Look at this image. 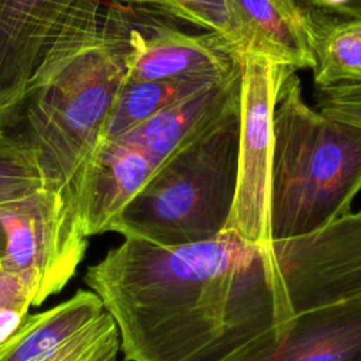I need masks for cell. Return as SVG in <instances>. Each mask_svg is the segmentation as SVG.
Here are the masks:
<instances>
[{
	"instance_id": "cell-20",
	"label": "cell",
	"mask_w": 361,
	"mask_h": 361,
	"mask_svg": "<svg viewBox=\"0 0 361 361\" xmlns=\"http://www.w3.org/2000/svg\"><path fill=\"white\" fill-rule=\"evenodd\" d=\"M312 14L331 20H361V0H295Z\"/></svg>"
},
{
	"instance_id": "cell-7",
	"label": "cell",
	"mask_w": 361,
	"mask_h": 361,
	"mask_svg": "<svg viewBox=\"0 0 361 361\" xmlns=\"http://www.w3.org/2000/svg\"><path fill=\"white\" fill-rule=\"evenodd\" d=\"M126 48V82H147L190 75H227L241 54L223 37L190 34L154 10L107 0Z\"/></svg>"
},
{
	"instance_id": "cell-11",
	"label": "cell",
	"mask_w": 361,
	"mask_h": 361,
	"mask_svg": "<svg viewBox=\"0 0 361 361\" xmlns=\"http://www.w3.org/2000/svg\"><path fill=\"white\" fill-rule=\"evenodd\" d=\"M241 65L212 86L166 107L120 138L135 147L155 171L185 142L240 102Z\"/></svg>"
},
{
	"instance_id": "cell-14",
	"label": "cell",
	"mask_w": 361,
	"mask_h": 361,
	"mask_svg": "<svg viewBox=\"0 0 361 361\" xmlns=\"http://www.w3.org/2000/svg\"><path fill=\"white\" fill-rule=\"evenodd\" d=\"M227 75H190L147 82H124L104 126L102 142L120 138L157 113L214 85Z\"/></svg>"
},
{
	"instance_id": "cell-22",
	"label": "cell",
	"mask_w": 361,
	"mask_h": 361,
	"mask_svg": "<svg viewBox=\"0 0 361 361\" xmlns=\"http://www.w3.org/2000/svg\"><path fill=\"white\" fill-rule=\"evenodd\" d=\"M4 252H6V234H4V230H3V226L0 221V259H3Z\"/></svg>"
},
{
	"instance_id": "cell-21",
	"label": "cell",
	"mask_w": 361,
	"mask_h": 361,
	"mask_svg": "<svg viewBox=\"0 0 361 361\" xmlns=\"http://www.w3.org/2000/svg\"><path fill=\"white\" fill-rule=\"evenodd\" d=\"M4 305L31 306V296L25 283L18 276L6 271L0 261V306Z\"/></svg>"
},
{
	"instance_id": "cell-16",
	"label": "cell",
	"mask_w": 361,
	"mask_h": 361,
	"mask_svg": "<svg viewBox=\"0 0 361 361\" xmlns=\"http://www.w3.org/2000/svg\"><path fill=\"white\" fill-rule=\"evenodd\" d=\"M145 7L172 20H182L214 32L243 55L251 51V41L228 0H120Z\"/></svg>"
},
{
	"instance_id": "cell-5",
	"label": "cell",
	"mask_w": 361,
	"mask_h": 361,
	"mask_svg": "<svg viewBox=\"0 0 361 361\" xmlns=\"http://www.w3.org/2000/svg\"><path fill=\"white\" fill-rule=\"evenodd\" d=\"M6 234L1 265L28 288L31 306L61 292L82 262L87 238L71 188L37 192L0 204Z\"/></svg>"
},
{
	"instance_id": "cell-3",
	"label": "cell",
	"mask_w": 361,
	"mask_h": 361,
	"mask_svg": "<svg viewBox=\"0 0 361 361\" xmlns=\"http://www.w3.org/2000/svg\"><path fill=\"white\" fill-rule=\"evenodd\" d=\"M272 134L268 241L313 233L350 213L361 190V127L312 109L292 69L276 93Z\"/></svg>"
},
{
	"instance_id": "cell-1",
	"label": "cell",
	"mask_w": 361,
	"mask_h": 361,
	"mask_svg": "<svg viewBox=\"0 0 361 361\" xmlns=\"http://www.w3.org/2000/svg\"><path fill=\"white\" fill-rule=\"evenodd\" d=\"M127 361H237L306 312L361 299V210L293 238L124 241L85 274Z\"/></svg>"
},
{
	"instance_id": "cell-9",
	"label": "cell",
	"mask_w": 361,
	"mask_h": 361,
	"mask_svg": "<svg viewBox=\"0 0 361 361\" xmlns=\"http://www.w3.org/2000/svg\"><path fill=\"white\" fill-rule=\"evenodd\" d=\"M78 0H0V124L20 113L31 76L61 18Z\"/></svg>"
},
{
	"instance_id": "cell-4",
	"label": "cell",
	"mask_w": 361,
	"mask_h": 361,
	"mask_svg": "<svg viewBox=\"0 0 361 361\" xmlns=\"http://www.w3.org/2000/svg\"><path fill=\"white\" fill-rule=\"evenodd\" d=\"M238 135L240 102L176 149L123 209L110 231L159 247L219 237L235 199Z\"/></svg>"
},
{
	"instance_id": "cell-2",
	"label": "cell",
	"mask_w": 361,
	"mask_h": 361,
	"mask_svg": "<svg viewBox=\"0 0 361 361\" xmlns=\"http://www.w3.org/2000/svg\"><path fill=\"white\" fill-rule=\"evenodd\" d=\"M124 52L104 0H78L54 28L20 107V137L37 158L44 188L68 189L102 142L126 82Z\"/></svg>"
},
{
	"instance_id": "cell-18",
	"label": "cell",
	"mask_w": 361,
	"mask_h": 361,
	"mask_svg": "<svg viewBox=\"0 0 361 361\" xmlns=\"http://www.w3.org/2000/svg\"><path fill=\"white\" fill-rule=\"evenodd\" d=\"M118 350V329L104 310L85 331L42 361H116Z\"/></svg>"
},
{
	"instance_id": "cell-23",
	"label": "cell",
	"mask_w": 361,
	"mask_h": 361,
	"mask_svg": "<svg viewBox=\"0 0 361 361\" xmlns=\"http://www.w3.org/2000/svg\"><path fill=\"white\" fill-rule=\"evenodd\" d=\"M4 135V131H3V128H1V124H0V138Z\"/></svg>"
},
{
	"instance_id": "cell-6",
	"label": "cell",
	"mask_w": 361,
	"mask_h": 361,
	"mask_svg": "<svg viewBox=\"0 0 361 361\" xmlns=\"http://www.w3.org/2000/svg\"><path fill=\"white\" fill-rule=\"evenodd\" d=\"M289 71L292 68L261 54L241 55L237 190L226 230L250 243L268 241L272 113L279 85Z\"/></svg>"
},
{
	"instance_id": "cell-10",
	"label": "cell",
	"mask_w": 361,
	"mask_h": 361,
	"mask_svg": "<svg viewBox=\"0 0 361 361\" xmlns=\"http://www.w3.org/2000/svg\"><path fill=\"white\" fill-rule=\"evenodd\" d=\"M237 361H361V299L299 314Z\"/></svg>"
},
{
	"instance_id": "cell-19",
	"label": "cell",
	"mask_w": 361,
	"mask_h": 361,
	"mask_svg": "<svg viewBox=\"0 0 361 361\" xmlns=\"http://www.w3.org/2000/svg\"><path fill=\"white\" fill-rule=\"evenodd\" d=\"M317 110L337 120L361 127V82L316 87Z\"/></svg>"
},
{
	"instance_id": "cell-15",
	"label": "cell",
	"mask_w": 361,
	"mask_h": 361,
	"mask_svg": "<svg viewBox=\"0 0 361 361\" xmlns=\"http://www.w3.org/2000/svg\"><path fill=\"white\" fill-rule=\"evenodd\" d=\"M305 14L316 87L361 82V20H331L307 11Z\"/></svg>"
},
{
	"instance_id": "cell-12",
	"label": "cell",
	"mask_w": 361,
	"mask_h": 361,
	"mask_svg": "<svg viewBox=\"0 0 361 361\" xmlns=\"http://www.w3.org/2000/svg\"><path fill=\"white\" fill-rule=\"evenodd\" d=\"M228 1L250 37V52L295 71L313 68L306 14L295 0Z\"/></svg>"
},
{
	"instance_id": "cell-8",
	"label": "cell",
	"mask_w": 361,
	"mask_h": 361,
	"mask_svg": "<svg viewBox=\"0 0 361 361\" xmlns=\"http://www.w3.org/2000/svg\"><path fill=\"white\" fill-rule=\"evenodd\" d=\"M154 172L145 155L124 140L100 142L69 186L86 237L110 231Z\"/></svg>"
},
{
	"instance_id": "cell-17",
	"label": "cell",
	"mask_w": 361,
	"mask_h": 361,
	"mask_svg": "<svg viewBox=\"0 0 361 361\" xmlns=\"http://www.w3.org/2000/svg\"><path fill=\"white\" fill-rule=\"evenodd\" d=\"M44 188L37 158L20 135L0 138V204Z\"/></svg>"
},
{
	"instance_id": "cell-13",
	"label": "cell",
	"mask_w": 361,
	"mask_h": 361,
	"mask_svg": "<svg viewBox=\"0 0 361 361\" xmlns=\"http://www.w3.org/2000/svg\"><path fill=\"white\" fill-rule=\"evenodd\" d=\"M103 312V303L93 290L79 289L45 312L27 314L0 347V361H42L85 331Z\"/></svg>"
}]
</instances>
